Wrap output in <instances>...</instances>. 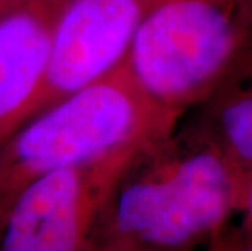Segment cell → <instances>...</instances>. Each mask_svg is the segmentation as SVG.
<instances>
[{"label":"cell","mask_w":252,"mask_h":251,"mask_svg":"<svg viewBox=\"0 0 252 251\" xmlns=\"http://www.w3.org/2000/svg\"><path fill=\"white\" fill-rule=\"evenodd\" d=\"M252 35V0H161L126 61L155 103L182 117L218 88Z\"/></svg>","instance_id":"cell-3"},{"label":"cell","mask_w":252,"mask_h":251,"mask_svg":"<svg viewBox=\"0 0 252 251\" xmlns=\"http://www.w3.org/2000/svg\"><path fill=\"white\" fill-rule=\"evenodd\" d=\"M87 251H145L132 245L114 242V240H93Z\"/></svg>","instance_id":"cell-9"},{"label":"cell","mask_w":252,"mask_h":251,"mask_svg":"<svg viewBox=\"0 0 252 251\" xmlns=\"http://www.w3.org/2000/svg\"><path fill=\"white\" fill-rule=\"evenodd\" d=\"M246 178L197 126L174 131L117 181L93 240L190 251L239 211Z\"/></svg>","instance_id":"cell-1"},{"label":"cell","mask_w":252,"mask_h":251,"mask_svg":"<svg viewBox=\"0 0 252 251\" xmlns=\"http://www.w3.org/2000/svg\"><path fill=\"white\" fill-rule=\"evenodd\" d=\"M202 106L197 127L246 176L252 175V35Z\"/></svg>","instance_id":"cell-7"},{"label":"cell","mask_w":252,"mask_h":251,"mask_svg":"<svg viewBox=\"0 0 252 251\" xmlns=\"http://www.w3.org/2000/svg\"><path fill=\"white\" fill-rule=\"evenodd\" d=\"M239 211L244 212V220H246V228H248V242H252V175L246 178L244 184V193H243V201H241Z\"/></svg>","instance_id":"cell-8"},{"label":"cell","mask_w":252,"mask_h":251,"mask_svg":"<svg viewBox=\"0 0 252 251\" xmlns=\"http://www.w3.org/2000/svg\"><path fill=\"white\" fill-rule=\"evenodd\" d=\"M159 2L70 0L56 26L49 61L28 121L116 67Z\"/></svg>","instance_id":"cell-5"},{"label":"cell","mask_w":252,"mask_h":251,"mask_svg":"<svg viewBox=\"0 0 252 251\" xmlns=\"http://www.w3.org/2000/svg\"><path fill=\"white\" fill-rule=\"evenodd\" d=\"M150 150L119 152L33 179L0 218V251H87L117 181Z\"/></svg>","instance_id":"cell-4"},{"label":"cell","mask_w":252,"mask_h":251,"mask_svg":"<svg viewBox=\"0 0 252 251\" xmlns=\"http://www.w3.org/2000/svg\"><path fill=\"white\" fill-rule=\"evenodd\" d=\"M210 251H228L226 250V243H224L223 238H215L213 240V245H212V250Z\"/></svg>","instance_id":"cell-12"},{"label":"cell","mask_w":252,"mask_h":251,"mask_svg":"<svg viewBox=\"0 0 252 251\" xmlns=\"http://www.w3.org/2000/svg\"><path fill=\"white\" fill-rule=\"evenodd\" d=\"M224 243H226V250L228 251H252V242H248V240H241V242H233L229 243L224 240Z\"/></svg>","instance_id":"cell-11"},{"label":"cell","mask_w":252,"mask_h":251,"mask_svg":"<svg viewBox=\"0 0 252 251\" xmlns=\"http://www.w3.org/2000/svg\"><path fill=\"white\" fill-rule=\"evenodd\" d=\"M25 0H0V18H3L8 12H12L13 8H17Z\"/></svg>","instance_id":"cell-10"},{"label":"cell","mask_w":252,"mask_h":251,"mask_svg":"<svg viewBox=\"0 0 252 251\" xmlns=\"http://www.w3.org/2000/svg\"><path fill=\"white\" fill-rule=\"evenodd\" d=\"M70 0H25L0 18V147L28 121Z\"/></svg>","instance_id":"cell-6"},{"label":"cell","mask_w":252,"mask_h":251,"mask_svg":"<svg viewBox=\"0 0 252 251\" xmlns=\"http://www.w3.org/2000/svg\"><path fill=\"white\" fill-rule=\"evenodd\" d=\"M179 119L143 92L124 57L25 122L0 147V218L33 179L119 152L150 150L178 129Z\"/></svg>","instance_id":"cell-2"}]
</instances>
